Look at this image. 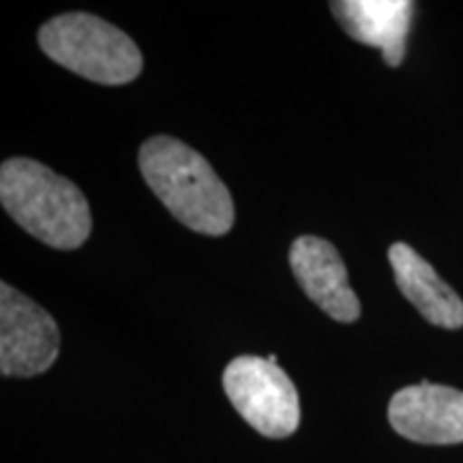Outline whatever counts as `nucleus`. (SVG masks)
Returning a JSON list of instances; mask_svg holds the SVG:
<instances>
[{"label": "nucleus", "mask_w": 463, "mask_h": 463, "mask_svg": "<svg viewBox=\"0 0 463 463\" xmlns=\"http://www.w3.org/2000/svg\"><path fill=\"white\" fill-rule=\"evenodd\" d=\"M140 170L161 204L189 230L223 236L234 225V202L213 165L195 148L170 136L142 144Z\"/></svg>", "instance_id": "nucleus-1"}, {"label": "nucleus", "mask_w": 463, "mask_h": 463, "mask_svg": "<svg viewBox=\"0 0 463 463\" xmlns=\"http://www.w3.org/2000/svg\"><path fill=\"white\" fill-rule=\"evenodd\" d=\"M0 202L17 225L54 249H78L90 236V206L78 184L34 159L5 161Z\"/></svg>", "instance_id": "nucleus-2"}, {"label": "nucleus", "mask_w": 463, "mask_h": 463, "mask_svg": "<svg viewBox=\"0 0 463 463\" xmlns=\"http://www.w3.org/2000/svg\"><path fill=\"white\" fill-rule=\"evenodd\" d=\"M39 45L58 65L97 84L133 82L144 67L142 52L129 34L84 11L58 15L43 24Z\"/></svg>", "instance_id": "nucleus-3"}, {"label": "nucleus", "mask_w": 463, "mask_h": 463, "mask_svg": "<svg viewBox=\"0 0 463 463\" xmlns=\"http://www.w3.org/2000/svg\"><path fill=\"white\" fill-rule=\"evenodd\" d=\"M223 389L242 419L266 438H288L300 425L297 386L279 364L239 356L223 372Z\"/></svg>", "instance_id": "nucleus-4"}, {"label": "nucleus", "mask_w": 463, "mask_h": 463, "mask_svg": "<svg viewBox=\"0 0 463 463\" xmlns=\"http://www.w3.org/2000/svg\"><path fill=\"white\" fill-rule=\"evenodd\" d=\"M61 352V331L48 311L9 283L0 286V372L7 378L45 373Z\"/></svg>", "instance_id": "nucleus-5"}, {"label": "nucleus", "mask_w": 463, "mask_h": 463, "mask_svg": "<svg viewBox=\"0 0 463 463\" xmlns=\"http://www.w3.org/2000/svg\"><path fill=\"white\" fill-rule=\"evenodd\" d=\"M389 420L399 436L419 444L463 442V391L442 384L405 386L389 403Z\"/></svg>", "instance_id": "nucleus-6"}, {"label": "nucleus", "mask_w": 463, "mask_h": 463, "mask_svg": "<svg viewBox=\"0 0 463 463\" xmlns=\"http://www.w3.org/2000/svg\"><path fill=\"white\" fill-rule=\"evenodd\" d=\"M289 266L305 294L337 322H356L361 303L350 286L339 251L320 236H298L289 247Z\"/></svg>", "instance_id": "nucleus-7"}, {"label": "nucleus", "mask_w": 463, "mask_h": 463, "mask_svg": "<svg viewBox=\"0 0 463 463\" xmlns=\"http://www.w3.org/2000/svg\"><path fill=\"white\" fill-rule=\"evenodd\" d=\"M414 7L416 5L410 0H337V3H331V11L341 28L358 43L380 48L389 67L402 65Z\"/></svg>", "instance_id": "nucleus-8"}, {"label": "nucleus", "mask_w": 463, "mask_h": 463, "mask_svg": "<svg viewBox=\"0 0 463 463\" xmlns=\"http://www.w3.org/2000/svg\"><path fill=\"white\" fill-rule=\"evenodd\" d=\"M389 260L397 288L427 322L449 331L463 326V300L425 258L405 242H395Z\"/></svg>", "instance_id": "nucleus-9"}]
</instances>
